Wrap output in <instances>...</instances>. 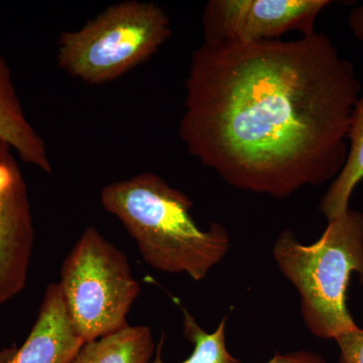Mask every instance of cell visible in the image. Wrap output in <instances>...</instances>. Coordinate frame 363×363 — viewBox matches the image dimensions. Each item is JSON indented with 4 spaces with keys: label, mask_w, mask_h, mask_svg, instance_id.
<instances>
[{
    "label": "cell",
    "mask_w": 363,
    "mask_h": 363,
    "mask_svg": "<svg viewBox=\"0 0 363 363\" xmlns=\"http://www.w3.org/2000/svg\"><path fill=\"white\" fill-rule=\"evenodd\" d=\"M330 4V0H210L202 14L204 43L279 40L290 32L310 35Z\"/></svg>",
    "instance_id": "obj_6"
},
{
    "label": "cell",
    "mask_w": 363,
    "mask_h": 363,
    "mask_svg": "<svg viewBox=\"0 0 363 363\" xmlns=\"http://www.w3.org/2000/svg\"><path fill=\"white\" fill-rule=\"evenodd\" d=\"M0 140L9 143L21 161L47 174L52 167L44 138L26 118L7 62L0 55Z\"/></svg>",
    "instance_id": "obj_9"
},
{
    "label": "cell",
    "mask_w": 363,
    "mask_h": 363,
    "mask_svg": "<svg viewBox=\"0 0 363 363\" xmlns=\"http://www.w3.org/2000/svg\"><path fill=\"white\" fill-rule=\"evenodd\" d=\"M335 341L340 350L339 363H363V328L346 332Z\"/></svg>",
    "instance_id": "obj_13"
},
{
    "label": "cell",
    "mask_w": 363,
    "mask_h": 363,
    "mask_svg": "<svg viewBox=\"0 0 363 363\" xmlns=\"http://www.w3.org/2000/svg\"><path fill=\"white\" fill-rule=\"evenodd\" d=\"M59 283L45 288L32 330L21 346L0 350V363H70L82 347Z\"/></svg>",
    "instance_id": "obj_8"
},
{
    "label": "cell",
    "mask_w": 363,
    "mask_h": 363,
    "mask_svg": "<svg viewBox=\"0 0 363 363\" xmlns=\"http://www.w3.org/2000/svg\"><path fill=\"white\" fill-rule=\"evenodd\" d=\"M267 363H327L319 353L309 350H297L292 352L277 353Z\"/></svg>",
    "instance_id": "obj_14"
},
{
    "label": "cell",
    "mask_w": 363,
    "mask_h": 363,
    "mask_svg": "<svg viewBox=\"0 0 363 363\" xmlns=\"http://www.w3.org/2000/svg\"><path fill=\"white\" fill-rule=\"evenodd\" d=\"M102 206L135 241L143 260L157 271L187 274L200 281L226 257L231 241L219 222L198 227L185 193L162 177L143 172L102 189Z\"/></svg>",
    "instance_id": "obj_2"
},
{
    "label": "cell",
    "mask_w": 363,
    "mask_h": 363,
    "mask_svg": "<svg viewBox=\"0 0 363 363\" xmlns=\"http://www.w3.org/2000/svg\"><path fill=\"white\" fill-rule=\"evenodd\" d=\"M347 23L353 35L363 42V6H357L351 9Z\"/></svg>",
    "instance_id": "obj_15"
},
{
    "label": "cell",
    "mask_w": 363,
    "mask_h": 363,
    "mask_svg": "<svg viewBox=\"0 0 363 363\" xmlns=\"http://www.w3.org/2000/svg\"><path fill=\"white\" fill-rule=\"evenodd\" d=\"M183 311V331L186 339L194 346L190 357L181 363H241L240 359L229 352L226 345L227 316L221 319L216 330L207 333L198 324L194 316L187 309ZM164 336L162 334L157 344L156 355L152 363H164L162 360V347Z\"/></svg>",
    "instance_id": "obj_12"
},
{
    "label": "cell",
    "mask_w": 363,
    "mask_h": 363,
    "mask_svg": "<svg viewBox=\"0 0 363 363\" xmlns=\"http://www.w3.org/2000/svg\"><path fill=\"white\" fill-rule=\"evenodd\" d=\"M272 255L300 295L307 328L317 337L338 338L358 328L347 307L351 277L363 285V213L350 209L329 221L321 238L303 245L293 231H281Z\"/></svg>",
    "instance_id": "obj_3"
},
{
    "label": "cell",
    "mask_w": 363,
    "mask_h": 363,
    "mask_svg": "<svg viewBox=\"0 0 363 363\" xmlns=\"http://www.w3.org/2000/svg\"><path fill=\"white\" fill-rule=\"evenodd\" d=\"M13 152L0 140V307L26 288L35 247L28 187Z\"/></svg>",
    "instance_id": "obj_7"
},
{
    "label": "cell",
    "mask_w": 363,
    "mask_h": 363,
    "mask_svg": "<svg viewBox=\"0 0 363 363\" xmlns=\"http://www.w3.org/2000/svg\"><path fill=\"white\" fill-rule=\"evenodd\" d=\"M59 281L71 323L83 342L128 326L140 285L128 255L89 226L64 259Z\"/></svg>",
    "instance_id": "obj_5"
},
{
    "label": "cell",
    "mask_w": 363,
    "mask_h": 363,
    "mask_svg": "<svg viewBox=\"0 0 363 363\" xmlns=\"http://www.w3.org/2000/svg\"><path fill=\"white\" fill-rule=\"evenodd\" d=\"M185 88L179 136L231 187L285 199L345 164L362 85L326 33L204 43Z\"/></svg>",
    "instance_id": "obj_1"
},
{
    "label": "cell",
    "mask_w": 363,
    "mask_h": 363,
    "mask_svg": "<svg viewBox=\"0 0 363 363\" xmlns=\"http://www.w3.org/2000/svg\"><path fill=\"white\" fill-rule=\"evenodd\" d=\"M347 157L338 176L322 197L319 210L327 221L339 218L350 209L353 191L363 180V94L351 114Z\"/></svg>",
    "instance_id": "obj_11"
},
{
    "label": "cell",
    "mask_w": 363,
    "mask_h": 363,
    "mask_svg": "<svg viewBox=\"0 0 363 363\" xmlns=\"http://www.w3.org/2000/svg\"><path fill=\"white\" fill-rule=\"evenodd\" d=\"M171 35V20L161 6L125 0L79 30L62 33L57 63L86 84H104L152 58Z\"/></svg>",
    "instance_id": "obj_4"
},
{
    "label": "cell",
    "mask_w": 363,
    "mask_h": 363,
    "mask_svg": "<svg viewBox=\"0 0 363 363\" xmlns=\"http://www.w3.org/2000/svg\"><path fill=\"white\" fill-rule=\"evenodd\" d=\"M156 348L149 326L128 324L121 330L83 344L70 363H149Z\"/></svg>",
    "instance_id": "obj_10"
}]
</instances>
